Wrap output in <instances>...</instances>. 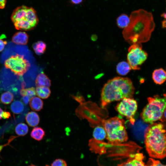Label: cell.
Returning <instances> with one entry per match:
<instances>
[{
	"mask_svg": "<svg viewBox=\"0 0 166 166\" xmlns=\"http://www.w3.org/2000/svg\"><path fill=\"white\" fill-rule=\"evenodd\" d=\"M144 156L142 153H138L129 157L124 162L117 166H145L143 161Z\"/></svg>",
	"mask_w": 166,
	"mask_h": 166,
	"instance_id": "cell-9",
	"label": "cell"
},
{
	"mask_svg": "<svg viewBox=\"0 0 166 166\" xmlns=\"http://www.w3.org/2000/svg\"><path fill=\"white\" fill-rule=\"evenodd\" d=\"M148 103L140 114L143 121L146 123L151 124L160 120L166 110L165 96L162 97L158 95L147 98Z\"/></svg>",
	"mask_w": 166,
	"mask_h": 166,
	"instance_id": "cell-5",
	"label": "cell"
},
{
	"mask_svg": "<svg viewBox=\"0 0 166 166\" xmlns=\"http://www.w3.org/2000/svg\"><path fill=\"white\" fill-rule=\"evenodd\" d=\"M4 65L6 69H10L15 75L19 76L24 75L30 66L29 61L24 58V56L19 54L11 56L7 59Z\"/></svg>",
	"mask_w": 166,
	"mask_h": 166,
	"instance_id": "cell-7",
	"label": "cell"
},
{
	"mask_svg": "<svg viewBox=\"0 0 166 166\" xmlns=\"http://www.w3.org/2000/svg\"><path fill=\"white\" fill-rule=\"evenodd\" d=\"M45 135L44 130L41 127H36L33 128L30 133L31 137L36 140L41 141Z\"/></svg>",
	"mask_w": 166,
	"mask_h": 166,
	"instance_id": "cell-18",
	"label": "cell"
},
{
	"mask_svg": "<svg viewBox=\"0 0 166 166\" xmlns=\"http://www.w3.org/2000/svg\"><path fill=\"white\" fill-rule=\"evenodd\" d=\"M135 88L132 81L127 77H117L109 80L103 87L101 93V105L105 107L110 103L125 98H132Z\"/></svg>",
	"mask_w": 166,
	"mask_h": 166,
	"instance_id": "cell-2",
	"label": "cell"
},
{
	"mask_svg": "<svg viewBox=\"0 0 166 166\" xmlns=\"http://www.w3.org/2000/svg\"><path fill=\"white\" fill-rule=\"evenodd\" d=\"M6 0H0V8L3 9L5 7Z\"/></svg>",
	"mask_w": 166,
	"mask_h": 166,
	"instance_id": "cell-31",
	"label": "cell"
},
{
	"mask_svg": "<svg viewBox=\"0 0 166 166\" xmlns=\"http://www.w3.org/2000/svg\"><path fill=\"white\" fill-rule=\"evenodd\" d=\"M152 78L156 84L158 85L163 84L166 80L165 71L162 68L155 69L152 74Z\"/></svg>",
	"mask_w": 166,
	"mask_h": 166,
	"instance_id": "cell-11",
	"label": "cell"
},
{
	"mask_svg": "<svg viewBox=\"0 0 166 166\" xmlns=\"http://www.w3.org/2000/svg\"><path fill=\"white\" fill-rule=\"evenodd\" d=\"M146 150L152 158L162 159L166 156V131L161 123H153L146 129L144 135Z\"/></svg>",
	"mask_w": 166,
	"mask_h": 166,
	"instance_id": "cell-3",
	"label": "cell"
},
{
	"mask_svg": "<svg viewBox=\"0 0 166 166\" xmlns=\"http://www.w3.org/2000/svg\"><path fill=\"white\" fill-rule=\"evenodd\" d=\"M10 108L14 113L18 114L21 113L23 110L24 106L22 103L19 101H15L11 104Z\"/></svg>",
	"mask_w": 166,
	"mask_h": 166,
	"instance_id": "cell-21",
	"label": "cell"
},
{
	"mask_svg": "<svg viewBox=\"0 0 166 166\" xmlns=\"http://www.w3.org/2000/svg\"><path fill=\"white\" fill-rule=\"evenodd\" d=\"M29 36L25 32L19 31L15 33L12 38V42L17 45H26L29 40Z\"/></svg>",
	"mask_w": 166,
	"mask_h": 166,
	"instance_id": "cell-10",
	"label": "cell"
},
{
	"mask_svg": "<svg viewBox=\"0 0 166 166\" xmlns=\"http://www.w3.org/2000/svg\"><path fill=\"white\" fill-rule=\"evenodd\" d=\"M145 166H166V165L162 164L159 160L150 158L146 164H145Z\"/></svg>",
	"mask_w": 166,
	"mask_h": 166,
	"instance_id": "cell-24",
	"label": "cell"
},
{
	"mask_svg": "<svg viewBox=\"0 0 166 166\" xmlns=\"http://www.w3.org/2000/svg\"><path fill=\"white\" fill-rule=\"evenodd\" d=\"M36 94L39 97L43 99L48 98L51 94V91L49 87L45 86L37 87Z\"/></svg>",
	"mask_w": 166,
	"mask_h": 166,
	"instance_id": "cell-19",
	"label": "cell"
},
{
	"mask_svg": "<svg viewBox=\"0 0 166 166\" xmlns=\"http://www.w3.org/2000/svg\"><path fill=\"white\" fill-rule=\"evenodd\" d=\"M29 104L31 109L33 110L39 111L43 107V102L39 97H34L30 99Z\"/></svg>",
	"mask_w": 166,
	"mask_h": 166,
	"instance_id": "cell-14",
	"label": "cell"
},
{
	"mask_svg": "<svg viewBox=\"0 0 166 166\" xmlns=\"http://www.w3.org/2000/svg\"><path fill=\"white\" fill-rule=\"evenodd\" d=\"M102 122L106 133V138L109 142L118 144L128 140L125 121L121 117L116 116L103 120Z\"/></svg>",
	"mask_w": 166,
	"mask_h": 166,
	"instance_id": "cell-4",
	"label": "cell"
},
{
	"mask_svg": "<svg viewBox=\"0 0 166 166\" xmlns=\"http://www.w3.org/2000/svg\"><path fill=\"white\" fill-rule=\"evenodd\" d=\"M10 116L11 114L9 112L3 111L2 115V118L4 119H8Z\"/></svg>",
	"mask_w": 166,
	"mask_h": 166,
	"instance_id": "cell-29",
	"label": "cell"
},
{
	"mask_svg": "<svg viewBox=\"0 0 166 166\" xmlns=\"http://www.w3.org/2000/svg\"><path fill=\"white\" fill-rule=\"evenodd\" d=\"M30 101V98L27 96L23 97L21 99V101L25 105H27Z\"/></svg>",
	"mask_w": 166,
	"mask_h": 166,
	"instance_id": "cell-28",
	"label": "cell"
},
{
	"mask_svg": "<svg viewBox=\"0 0 166 166\" xmlns=\"http://www.w3.org/2000/svg\"><path fill=\"white\" fill-rule=\"evenodd\" d=\"M127 62L133 70L140 69V66L147 59L148 53L142 49L141 43L132 44L128 48Z\"/></svg>",
	"mask_w": 166,
	"mask_h": 166,
	"instance_id": "cell-6",
	"label": "cell"
},
{
	"mask_svg": "<svg viewBox=\"0 0 166 166\" xmlns=\"http://www.w3.org/2000/svg\"><path fill=\"white\" fill-rule=\"evenodd\" d=\"M129 18L128 25L122 32L124 39L132 44L148 41L155 27L152 13L139 9L132 11Z\"/></svg>",
	"mask_w": 166,
	"mask_h": 166,
	"instance_id": "cell-1",
	"label": "cell"
},
{
	"mask_svg": "<svg viewBox=\"0 0 166 166\" xmlns=\"http://www.w3.org/2000/svg\"><path fill=\"white\" fill-rule=\"evenodd\" d=\"M15 132L18 135L25 136L28 132V127L24 123H19L16 126L15 128Z\"/></svg>",
	"mask_w": 166,
	"mask_h": 166,
	"instance_id": "cell-22",
	"label": "cell"
},
{
	"mask_svg": "<svg viewBox=\"0 0 166 166\" xmlns=\"http://www.w3.org/2000/svg\"><path fill=\"white\" fill-rule=\"evenodd\" d=\"M35 85L37 87L45 86L49 87L51 85V81L48 76L44 73H39L37 76L35 80Z\"/></svg>",
	"mask_w": 166,
	"mask_h": 166,
	"instance_id": "cell-12",
	"label": "cell"
},
{
	"mask_svg": "<svg viewBox=\"0 0 166 166\" xmlns=\"http://www.w3.org/2000/svg\"><path fill=\"white\" fill-rule=\"evenodd\" d=\"M130 22V18L127 14H122L118 16L116 19L117 26L121 29H124L128 25Z\"/></svg>",
	"mask_w": 166,
	"mask_h": 166,
	"instance_id": "cell-17",
	"label": "cell"
},
{
	"mask_svg": "<svg viewBox=\"0 0 166 166\" xmlns=\"http://www.w3.org/2000/svg\"><path fill=\"white\" fill-rule=\"evenodd\" d=\"M161 17L164 18V19H166V14L165 12L161 14Z\"/></svg>",
	"mask_w": 166,
	"mask_h": 166,
	"instance_id": "cell-33",
	"label": "cell"
},
{
	"mask_svg": "<svg viewBox=\"0 0 166 166\" xmlns=\"http://www.w3.org/2000/svg\"><path fill=\"white\" fill-rule=\"evenodd\" d=\"M46 166H47V165H46Z\"/></svg>",
	"mask_w": 166,
	"mask_h": 166,
	"instance_id": "cell-36",
	"label": "cell"
},
{
	"mask_svg": "<svg viewBox=\"0 0 166 166\" xmlns=\"http://www.w3.org/2000/svg\"><path fill=\"white\" fill-rule=\"evenodd\" d=\"M51 166H67V165L66 162L64 160L61 159H57L52 162Z\"/></svg>",
	"mask_w": 166,
	"mask_h": 166,
	"instance_id": "cell-26",
	"label": "cell"
},
{
	"mask_svg": "<svg viewBox=\"0 0 166 166\" xmlns=\"http://www.w3.org/2000/svg\"><path fill=\"white\" fill-rule=\"evenodd\" d=\"M25 96H27L31 99L35 97L36 95V89L34 87H31L25 89Z\"/></svg>",
	"mask_w": 166,
	"mask_h": 166,
	"instance_id": "cell-25",
	"label": "cell"
},
{
	"mask_svg": "<svg viewBox=\"0 0 166 166\" xmlns=\"http://www.w3.org/2000/svg\"><path fill=\"white\" fill-rule=\"evenodd\" d=\"M3 112V111L2 110V109L1 108H0V120L2 118V115Z\"/></svg>",
	"mask_w": 166,
	"mask_h": 166,
	"instance_id": "cell-34",
	"label": "cell"
},
{
	"mask_svg": "<svg viewBox=\"0 0 166 166\" xmlns=\"http://www.w3.org/2000/svg\"><path fill=\"white\" fill-rule=\"evenodd\" d=\"M28 166H36L34 165H29Z\"/></svg>",
	"mask_w": 166,
	"mask_h": 166,
	"instance_id": "cell-35",
	"label": "cell"
},
{
	"mask_svg": "<svg viewBox=\"0 0 166 166\" xmlns=\"http://www.w3.org/2000/svg\"><path fill=\"white\" fill-rule=\"evenodd\" d=\"M166 19H164L161 22L162 27L163 28H164L166 27Z\"/></svg>",
	"mask_w": 166,
	"mask_h": 166,
	"instance_id": "cell-32",
	"label": "cell"
},
{
	"mask_svg": "<svg viewBox=\"0 0 166 166\" xmlns=\"http://www.w3.org/2000/svg\"><path fill=\"white\" fill-rule=\"evenodd\" d=\"M14 95L9 91H6L2 93L0 97V101L3 104L8 105L14 100Z\"/></svg>",
	"mask_w": 166,
	"mask_h": 166,
	"instance_id": "cell-23",
	"label": "cell"
},
{
	"mask_svg": "<svg viewBox=\"0 0 166 166\" xmlns=\"http://www.w3.org/2000/svg\"><path fill=\"white\" fill-rule=\"evenodd\" d=\"M131 69L128 62L125 61L119 62L116 67L117 73L122 76H124L127 74Z\"/></svg>",
	"mask_w": 166,
	"mask_h": 166,
	"instance_id": "cell-16",
	"label": "cell"
},
{
	"mask_svg": "<svg viewBox=\"0 0 166 166\" xmlns=\"http://www.w3.org/2000/svg\"><path fill=\"white\" fill-rule=\"evenodd\" d=\"M26 122L30 126L34 127L39 124L40 118L37 113L31 111L26 114Z\"/></svg>",
	"mask_w": 166,
	"mask_h": 166,
	"instance_id": "cell-13",
	"label": "cell"
},
{
	"mask_svg": "<svg viewBox=\"0 0 166 166\" xmlns=\"http://www.w3.org/2000/svg\"><path fill=\"white\" fill-rule=\"evenodd\" d=\"M120 115L126 117L133 125L134 116L137 109L136 101L132 98H125L118 103L115 107Z\"/></svg>",
	"mask_w": 166,
	"mask_h": 166,
	"instance_id": "cell-8",
	"label": "cell"
},
{
	"mask_svg": "<svg viewBox=\"0 0 166 166\" xmlns=\"http://www.w3.org/2000/svg\"><path fill=\"white\" fill-rule=\"evenodd\" d=\"M6 38V35L4 34H2L0 36V52L3 50L5 45L7 44V41L3 39Z\"/></svg>",
	"mask_w": 166,
	"mask_h": 166,
	"instance_id": "cell-27",
	"label": "cell"
},
{
	"mask_svg": "<svg viewBox=\"0 0 166 166\" xmlns=\"http://www.w3.org/2000/svg\"><path fill=\"white\" fill-rule=\"evenodd\" d=\"M46 47L45 43L41 41H38L35 42L32 45L33 48L35 52L38 55H42L45 53Z\"/></svg>",
	"mask_w": 166,
	"mask_h": 166,
	"instance_id": "cell-20",
	"label": "cell"
},
{
	"mask_svg": "<svg viewBox=\"0 0 166 166\" xmlns=\"http://www.w3.org/2000/svg\"><path fill=\"white\" fill-rule=\"evenodd\" d=\"M93 136L95 140L101 141L106 137V133L103 127L97 126L94 129Z\"/></svg>",
	"mask_w": 166,
	"mask_h": 166,
	"instance_id": "cell-15",
	"label": "cell"
},
{
	"mask_svg": "<svg viewBox=\"0 0 166 166\" xmlns=\"http://www.w3.org/2000/svg\"><path fill=\"white\" fill-rule=\"evenodd\" d=\"M83 0H70V2L73 4L77 5L82 3Z\"/></svg>",
	"mask_w": 166,
	"mask_h": 166,
	"instance_id": "cell-30",
	"label": "cell"
}]
</instances>
